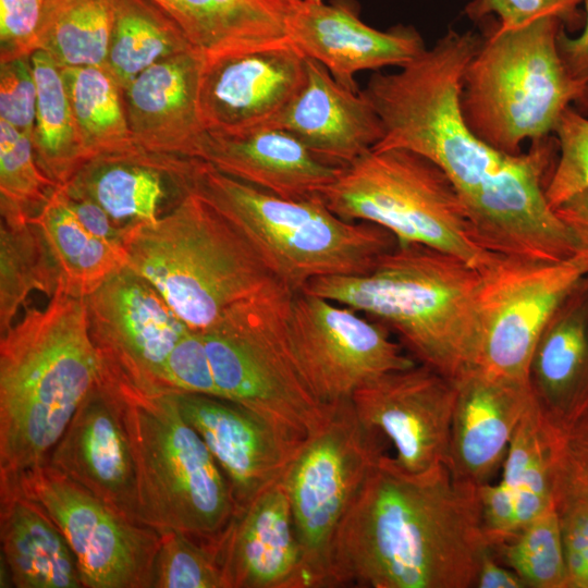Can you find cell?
<instances>
[{"label":"cell","instance_id":"6da1fadb","mask_svg":"<svg viewBox=\"0 0 588 588\" xmlns=\"http://www.w3.org/2000/svg\"><path fill=\"white\" fill-rule=\"evenodd\" d=\"M480 41L470 30L449 29L397 72L371 75L363 93L383 127L372 149H407L436 163L488 252L543 260L572 257L576 241L546 195L558 158L555 137L510 155L478 137L462 115V79Z\"/></svg>","mask_w":588,"mask_h":588},{"label":"cell","instance_id":"7a4b0ae2","mask_svg":"<svg viewBox=\"0 0 588 588\" xmlns=\"http://www.w3.org/2000/svg\"><path fill=\"white\" fill-rule=\"evenodd\" d=\"M490 550L479 487L383 453L335 532L326 587L471 588Z\"/></svg>","mask_w":588,"mask_h":588},{"label":"cell","instance_id":"3957f363","mask_svg":"<svg viewBox=\"0 0 588 588\" xmlns=\"http://www.w3.org/2000/svg\"><path fill=\"white\" fill-rule=\"evenodd\" d=\"M302 291L381 323L417 363L453 381L478 366L481 273L454 255L396 242L369 272L316 278Z\"/></svg>","mask_w":588,"mask_h":588},{"label":"cell","instance_id":"277c9868","mask_svg":"<svg viewBox=\"0 0 588 588\" xmlns=\"http://www.w3.org/2000/svg\"><path fill=\"white\" fill-rule=\"evenodd\" d=\"M101 380L85 298L58 287L27 308L0 339V477L44 465Z\"/></svg>","mask_w":588,"mask_h":588},{"label":"cell","instance_id":"5b68a950","mask_svg":"<svg viewBox=\"0 0 588 588\" xmlns=\"http://www.w3.org/2000/svg\"><path fill=\"white\" fill-rule=\"evenodd\" d=\"M158 168L179 193L195 194L238 228L293 292L316 278L365 274L396 244L377 224L338 217L319 195L281 198L196 158L162 156Z\"/></svg>","mask_w":588,"mask_h":588},{"label":"cell","instance_id":"8992f818","mask_svg":"<svg viewBox=\"0 0 588 588\" xmlns=\"http://www.w3.org/2000/svg\"><path fill=\"white\" fill-rule=\"evenodd\" d=\"M126 267L151 283L193 331L280 282L248 238L200 197L182 192L155 222L126 229Z\"/></svg>","mask_w":588,"mask_h":588},{"label":"cell","instance_id":"52a82bcc","mask_svg":"<svg viewBox=\"0 0 588 588\" xmlns=\"http://www.w3.org/2000/svg\"><path fill=\"white\" fill-rule=\"evenodd\" d=\"M565 25L546 17L517 28L499 25L467 64L460 108L469 128L492 147L522 152L553 135L568 107L588 109V86L567 71L559 51Z\"/></svg>","mask_w":588,"mask_h":588},{"label":"cell","instance_id":"ba28073f","mask_svg":"<svg viewBox=\"0 0 588 588\" xmlns=\"http://www.w3.org/2000/svg\"><path fill=\"white\" fill-rule=\"evenodd\" d=\"M103 383L120 403L130 438L142 522L159 532L217 538L236 514L231 487L174 396Z\"/></svg>","mask_w":588,"mask_h":588},{"label":"cell","instance_id":"9c48e42d","mask_svg":"<svg viewBox=\"0 0 588 588\" xmlns=\"http://www.w3.org/2000/svg\"><path fill=\"white\" fill-rule=\"evenodd\" d=\"M319 196L346 221L377 224L396 242L432 247L478 269L499 255L479 243L445 173L412 150L371 149L342 167Z\"/></svg>","mask_w":588,"mask_h":588},{"label":"cell","instance_id":"30bf717a","mask_svg":"<svg viewBox=\"0 0 588 588\" xmlns=\"http://www.w3.org/2000/svg\"><path fill=\"white\" fill-rule=\"evenodd\" d=\"M294 293L277 282L230 307L200 333L216 396L306 438L321 427L331 406L315 399L287 348L286 318Z\"/></svg>","mask_w":588,"mask_h":588},{"label":"cell","instance_id":"8fae6325","mask_svg":"<svg viewBox=\"0 0 588 588\" xmlns=\"http://www.w3.org/2000/svg\"><path fill=\"white\" fill-rule=\"evenodd\" d=\"M387 441L343 401L306 437L284 475L307 588L326 587L335 532Z\"/></svg>","mask_w":588,"mask_h":588},{"label":"cell","instance_id":"7c38bea8","mask_svg":"<svg viewBox=\"0 0 588 588\" xmlns=\"http://www.w3.org/2000/svg\"><path fill=\"white\" fill-rule=\"evenodd\" d=\"M286 342L301 377L324 406L351 400L376 378L417 363L381 323L305 291L292 296Z\"/></svg>","mask_w":588,"mask_h":588},{"label":"cell","instance_id":"4fadbf2b","mask_svg":"<svg viewBox=\"0 0 588 588\" xmlns=\"http://www.w3.org/2000/svg\"><path fill=\"white\" fill-rule=\"evenodd\" d=\"M482 342L478 368L529 383L536 346L551 317L588 274V256L562 260L497 255L482 269Z\"/></svg>","mask_w":588,"mask_h":588},{"label":"cell","instance_id":"5bb4252c","mask_svg":"<svg viewBox=\"0 0 588 588\" xmlns=\"http://www.w3.org/2000/svg\"><path fill=\"white\" fill-rule=\"evenodd\" d=\"M11 478L63 532L84 588H151L157 529L120 514L47 463Z\"/></svg>","mask_w":588,"mask_h":588},{"label":"cell","instance_id":"9a60e30c","mask_svg":"<svg viewBox=\"0 0 588 588\" xmlns=\"http://www.w3.org/2000/svg\"><path fill=\"white\" fill-rule=\"evenodd\" d=\"M102 381L161 394L167 359L189 330L157 289L124 267L85 297Z\"/></svg>","mask_w":588,"mask_h":588},{"label":"cell","instance_id":"2e32d148","mask_svg":"<svg viewBox=\"0 0 588 588\" xmlns=\"http://www.w3.org/2000/svg\"><path fill=\"white\" fill-rule=\"evenodd\" d=\"M455 399V381L416 363L368 382L351 401L358 418L394 446L397 465L421 473L446 464Z\"/></svg>","mask_w":588,"mask_h":588},{"label":"cell","instance_id":"e0dca14e","mask_svg":"<svg viewBox=\"0 0 588 588\" xmlns=\"http://www.w3.org/2000/svg\"><path fill=\"white\" fill-rule=\"evenodd\" d=\"M171 394L223 471L236 513L284 477L306 439L223 397Z\"/></svg>","mask_w":588,"mask_h":588},{"label":"cell","instance_id":"ac0fdd59","mask_svg":"<svg viewBox=\"0 0 588 588\" xmlns=\"http://www.w3.org/2000/svg\"><path fill=\"white\" fill-rule=\"evenodd\" d=\"M305 78L306 57L293 44L204 65L198 90L203 125L225 135L270 126Z\"/></svg>","mask_w":588,"mask_h":588},{"label":"cell","instance_id":"d6986e66","mask_svg":"<svg viewBox=\"0 0 588 588\" xmlns=\"http://www.w3.org/2000/svg\"><path fill=\"white\" fill-rule=\"evenodd\" d=\"M46 463L120 514L144 524L121 406L102 380L79 405Z\"/></svg>","mask_w":588,"mask_h":588},{"label":"cell","instance_id":"ffe728a7","mask_svg":"<svg viewBox=\"0 0 588 588\" xmlns=\"http://www.w3.org/2000/svg\"><path fill=\"white\" fill-rule=\"evenodd\" d=\"M290 39L305 57L356 91L358 72L401 68L427 48L412 26L380 30L367 25L354 0H303L291 23Z\"/></svg>","mask_w":588,"mask_h":588},{"label":"cell","instance_id":"44dd1931","mask_svg":"<svg viewBox=\"0 0 588 588\" xmlns=\"http://www.w3.org/2000/svg\"><path fill=\"white\" fill-rule=\"evenodd\" d=\"M215 546L226 588H307L283 478L237 512Z\"/></svg>","mask_w":588,"mask_h":588},{"label":"cell","instance_id":"7402d4cb","mask_svg":"<svg viewBox=\"0 0 588 588\" xmlns=\"http://www.w3.org/2000/svg\"><path fill=\"white\" fill-rule=\"evenodd\" d=\"M446 466L462 483L480 487L502 467L517 424L532 400L529 383L475 367L455 381Z\"/></svg>","mask_w":588,"mask_h":588},{"label":"cell","instance_id":"603a6c76","mask_svg":"<svg viewBox=\"0 0 588 588\" xmlns=\"http://www.w3.org/2000/svg\"><path fill=\"white\" fill-rule=\"evenodd\" d=\"M204 65L193 50L177 53L144 70L123 91L142 155L196 158L206 132L198 109Z\"/></svg>","mask_w":588,"mask_h":588},{"label":"cell","instance_id":"cb8c5ba5","mask_svg":"<svg viewBox=\"0 0 588 588\" xmlns=\"http://www.w3.org/2000/svg\"><path fill=\"white\" fill-rule=\"evenodd\" d=\"M298 138L323 160L344 167L371 150L383 136L379 115L363 90L340 84L306 57V78L271 123Z\"/></svg>","mask_w":588,"mask_h":588},{"label":"cell","instance_id":"d4e9b609","mask_svg":"<svg viewBox=\"0 0 588 588\" xmlns=\"http://www.w3.org/2000/svg\"><path fill=\"white\" fill-rule=\"evenodd\" d=\"M196 159L292 200L319 195L342 169L315 155L291 133L272 126L234 135L205 132Z\"/></svg>","mask_w":588,"mask_h":588},{"label":"cell","instance_id":"484cf974","mask_svg":"<svg viewBox=\"0 0 588 588\" xmlns=\"http://www.w3.org/2000/svg\"><path fill=\"white\" fill-rule=\"evenodd\" d=\"M528 382L552 433L588 412V274L558 307L534 352Z\"/></svg>","mask_w":588,"mask_h":588},{"label":"cell","instance_id":"4316f807","mask_svg":"<svg viewBox=\"0 0 588 588\" xmlns=\"http://www.w3.org/2000/svg\"><path fill=\"white\" fill-rule=\"evenodd\" d=\"M209 65L218 60L292 44V20L303 0H151Z\"/></svg>","mask_w":588,"mask_h":588},{"label":"cell","instance_id":"83f0119b","mask_svg":"<svg viewBox=\"0 0 588 588\" xmlns=\"http://www.w3.org/2000/svg\"><path fill=\"white\" fill-rule=\"evenodd\" d=\"M0 539L14 587H84L76 558L63 532L14 478H0Z\"/></svg>","mask_w":588,"mask_h":588},{"label":"cell","instance_id":"f1b7e54d","mask_svg":"<svg viewBox=\"0 0 588 588\" xmlns=\"http://www.w3.org/2000/svg\"><path fill=\"white\" fill-rule=\"evenodd\" d=\"M30 221L52 255L60 277L58 287L72 296L87 297L126 267L124 245L89 231L71 209L62 186Z\"/></svg>","mask_w":588,"mask_h":588},{"label":"cell","instance_id":"f546056e","mask_svg":"<svg viewBox=\"0 0 588 588\" xmlns=\"http://www.w3.org/2000/svg\"><path fill=\"white\" fill-rule=\"evenodd\" d=\"M76 132L88 163L135 161L123 91L103 66L60 68Z\"/></svg>","mask_w":588,"mask_h":588},{"label":"cell","instance_id":"4dcf8cb0","mask_svg":"<svg viewBox=\"0 0 588 588\" xmlns=\"http://www.w3.org/2000/svg\"><path fill=\"white\" fill-rule=\"evenodd\" d=\"M37 86L36 119L32 135L40 170L59 186L66 185L86 164L60 66L44 50L30 56Z\"/></svg>","mask_w":588,"mask_h":588},{"label":"cell","instance_id":"1f68e13d","mask_svg":"<svg viewBox=\"0 0 588 588\" xmlns=\"http://www.w3.org/2000/svg\"><path fill=\"white\" fill-rule=\"evenodd\" d=\"M158 169L133 161H93L66 185L65 193L98 205L123 228L159 219V205L166 197Z\"/></svg>","mask_w":588,"mask_h":588},{"label":"cell","instance_id":"d6a6232c","mask_svg":"<svg viewBox=\"0 0 588 588\" xmlns=\"http://www.w3.org/2000/svg\"><path fill=\"white\" fill-rule=\"evenodd\" d=\"M188 50L179 27L151 0H114L106 69L122 91L154 63Z\"/></svg>","mask_w":588,"mask_h":588},{"label":"cell","instance_id":"836d02e7","mask_svg":"<svg viewBox=\"0 0 588 588\" xmlns=\"http://www.w3.org/2000/svg\"><path fill=\"white\" fill-rule=\"evenodd\" d=\"M113 21L114 0H45L37 50L60 68H106Z\"/></svg>","mask_w":588,"mask_h":588},{"label":"cell","instance_id":"e575fe53","mask_svg":"<svg viewBox=\"0 0 588 588\" xmlns=\"http://www.w3.org/2000/svg\"><path fill=\"white\" fill-rule=\"evenodd\" d=\"M500 479L512 492L520 528L554 504L551 436L532 400L511 439Z\"/></svg>","mask_w":588,"mask_h":588},{"label":"cell","instance_id":"d590c367","mask_svg":"<svg viewBox=\"0 0 588 588\" xmlns=\"http://www.w3.org/2000/svg\"><path fill=\"white\" fill-rule=\"evenodd\" d=\"M59 271L47 243L33 221L0 225V333L14 323L20 307L34 291L49 298L59 286Z\"/></svg>","mask_w":588,"mask_h":588},{"label":"cell","instance_id":"8d00e7d4","mask_svg":"<svg viewBox=\"0 0 588 588\" xmlns=\"http://www.w3.org/2000/svg\"><path fill=\"white\" fill-rule=\"evenodd\" d=\"M59 187L39 168L32 137L0 119L1 223L21 226L35 218Z\"/></svg>","mask_w":588,"mask_h":588},{"label":"cell","instance_id":"74e56055","mask_svg":"<svg viewBox=\"0 0 588 588\" xmlns=\"http://www.w3.org/2000/svg\"><path fill=\"white\" fill-rule=\"evenodd\" d=\"M491 551L520 577L526 588H567L562 530L555 504L512 537L492 544Z\"/></svg>","mask_w":588,"mask_h":588},{"label":"cell","instance_id":"f35d334b","mask_svg":"<svg viewBox=\"0 0 588 588\" xmlns=\"http://www.w3.org/2000/svg\"><path fill=\"white\" fill-rule=\"evenodd\" d=\"M160 534L151 588H226L213 539L176 530Z\"/></svg>","mask_w":588,"mask_h":588},{"label":"cell","instance_id":"ab89813d","mask_svg":"<svg viewBox=\"0 0 588 588\" xmlns=\"http://www.w3.org/2000/svg\"><path fill=\"white\" fill-rule=\"evenodd\" d=\"M553 136L558 158L546 188L551 208L588 189V118L576 107H568L561 115Z\"/></svg>","mask_w":588,"mask_h":588},{"label":"cell","instance_id":"60d3db41","mask_svg":"<svg viewBox=\"0 0 588 588\" xmlns=\"http://www.w3.org/2000/svg\"><path fill=\"white\" fill-rule=\"evenodd\" d=\"M195 393L216 396L203 335L188 330L169 355L161 394Z\"/></svg>","mask_w":588,"mask_h":588},{"label":"cell","instance_id":"b9f144b4","mask_svg":"<svg viewBox=\"0 0 588 588\" xmlns=\"http://www.w3.org/2000/svg\"><path fill=\"white\" fill-rule=\"evenodd\" d=\"M37 86L30 57L0 62V119L32 137Z\"/></svg>","mask_w":588,"mask_h":588},{"label":"cell","instance_id":"7bdbcfd3","mask_svg":"<svg viewBox=\"0 0 588 588\" xmlns=\"http://www.w3.org/2000/svg\"><path fill=\"white\" fill-rule=\"evenodd\" d=\"M586 0H474L466 7L468 16L495 15L501 28H517L535 21L554 17L566 24L577 22L578 8Z\"/></svg>","mask_w":588,"mask_h":588},{"label":"cell","instance_id":"ee69618b","mask_svg":"<svg viewBox=\"0 0 588 588\" xmlns=\"http://www.w3.org/2000/svg\"><path fill=\"white\" fill-rule=\"evenodd\" d=\"M554 504L560 515L567 588H588V497Z\"/></svg>","mask_w":588,"mask_h":588},{"label":"cell","instance_id":"f6af8a7d","mask_svg":"<svg viewBox=\"0 0 588 588\" xmlns=\"http://www.w3.org/2000/svg\"><path fill=\"white\" fill-rule=\"evenodd\" d=\"M41 11L40 0H0V62L37 50Z\"/></svg>","mask_w":588,"mask_h":588},{"label":"cell","instance_id":"bcb514c9","mask_svg":"<svg viewBox=\"0 0 588 588\" xmlns=\"http://www.w3.org/2000/svg\"><path fill=\"white\" fill-rule=\"evenodd\" d=\"M481 517L490 546L515 535L519 529L515 499L500 480L479 487Z\"/></svg>","mask_w":588,"mask_h":588},{"label":"cell","instance_id":"7dc6e473","mask_svg":"<svg viewBox=\"0 0 588 588\" xmlns=\"http://www.w3.org/2000/svg\"><path fill=\"white\" fill-rule=\"evenodd\" d=\"M584 5L581 30L575 36H569L563 29L559 36V51L569 74L588 86V0Z\"/></svg>","mask_w":588,"mask_h":588},{"label":"cell","instance_id":"c3c4849f","mask_svg":"<svg viewBox=\"0 0 588 588\" xmlns=\"http://www.w3.org/2000/svg\"><path fill=\"white\" fill-rule=\"evenodd\" d=\"M554 210L574 236L578 252L588 256V189L571 197Z\"/></svg>","mask_w":588,"mask_h":588},{"label":"cell","instance_id":"681fc988","mask_svg":"<svg viewBox=\"0 0 588 588\" xmlns=\"http://www.w3.org/2000/svg\"><path fill=\"white\" fill-rule=\"evenodd\" d=\"M475 587L477 588H526L520 577L488 551L480 563Z\"/></svg>","mask_w":588,"mask_h":588},{"label":"cell","instance_id":"f907efd6","mask_svg":"<svg viewBox=\"0 0 588 588\" xmlns=\"http://www.w3.org/2000/svg\"><path fill=\"white\" fill-rule=\"evenodd\" d=\"M44 1H45V0H40L41 4H42Z\"/></svg>","mask_w":588,"mask_h":588}]
</instances>
